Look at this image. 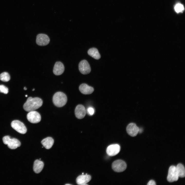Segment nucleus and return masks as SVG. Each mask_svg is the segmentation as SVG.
Listing matches in <instances>:
<instances>
[{"instance_id":"obj_1","label":"nucleus","mask_w":185,"mask_h":185,"mask_svg":"<svg viewBox=\"0 0 185 185\" xmlns=\"http://www.w3.org/2000/svg\"><path fill=\"white\" fill-rule=\"evenodd\" d=\"M43 101L40 98L30 97L27 99L23 106V108L26 111L30 112L34 111L41 107L42 105Z\"/></svg>"},{"instance_id":"obj_2","label":"nucleus","mask_w":185,"mask_h":185,"mask_svg":"<svg viewBox=\"0 0 185 185\" xmlns=\"http://www.w3.org/2000/svg\"><path fill=\"white\" fill-rule=\"evenodd\" d=\"M67 101L66 95L63 92H58L55 93L53 97V102L56 106L58 107L64 106Z\"/></svg>"},{"instance_id":"obj_3","label":"nucleus","mask_w":185,"mask_h":185,"mask_svg":"<svg viewBox=\"0 0 185 185\" xmlns=\"http://www.w3.org/2000/svg\"><path fill=\"white\" fill-rule=\"evenodd\" d=\"M3 141L5 144L7 145L8 147L11 149H14L20 146L21 143L17 139L11 138L9 136H6L3 138Z\"/></svg>"},{"instance_id":"obj_4","label":"nucleus","mask_w":185,"mask_h":185,"mask_svg":"<svg viewBox=\"0 0 185 185\" xmlns=\"http://www.w3.org/2000/svg\"><path fill=\"white\" fill-rule=\"evenodd\" d=\"M11 125L13 128L20 133L24 134L27 132L26 128L24 124L19 120L13 121Z\"/></svg>"},{"instance_id":"obj_5","label":"nucleus","mask_w":185,"mask_h":185,"mask_svg":"<svg viewBox=\"0 0 185 185\" xmlns=\"http://www.w3.org/2000/svg\"><path fill=\"white\" fill-rule=\"evenodd\" d=\"M127 165L126 162L121 160H118L114 161L112 164L113 169L117 172L124 171L126 169Z\"/></svg>"},{"instance_id":"obj_6","label":"nucleus","mask_w":185,"mask_h":185,"mask_svg":"<svg viewBox=\"0 0 185 185\" xmlns=\"http://www.w3.org/2000/svg\"><path fill=\"white\" fill-rule=\"evenodd\" d=\"M179 176L177 172L176 166H171L169 168L167 180L169 182H173L177 181L178 179Z\"/></svg>"},{"instance_id":"obj_7","label":"nucleus","mask_w":185,"mask_h":185,"mask_svg":"<svg viewBox=\"0 0 185 185\" xmlns=\"http://www.w3.org/2000/svg\"><path fill=\"white\" fill-rule=\"evenodd\" d=\"M27 118L29 122L33 123H38L41 120L40 114L34 110L29 112L27 114Z\"/></svg>"},{"instance_id":"obj_8","label":"nucleus","mask_w":185,"mask_h":185,"mask_svg":"<svg viewBox=\"0 0 185 185\" xmlns=\"http://www.w3.org/2000/svg\"><path fill=\"white\" fill-rule=\"evenodd\" d=\"M50 41L49 37L45 34H39L36 36V42L39 46L46 45L49 44Z\"/></svg>"},{"instance_id":"obj_9","label":"nucleus","mask_w":185,"mask_h":185,"mask_svg":"<svg viewBox=\"0 0 185 185\" xmlns=\"http://www.w3.org/2000/svg\"><path fill=\"white\" fill-rule=\"evenodd\" d=\"M79 69L82 74L86 75L89 73L91 71L90 66L87 61L84 60L81 61L79 64Z\"/></svg>"},{"instance_id":"obj_10","label":"nucleus","mask_w":185,"mask_h":185,"mask_svg":"<svg viewBox=\"0 0 185 185\" xmlns=\"http://www.w3.org/2000/svg\"><path fill=\"white\" fill-rule=\"evenodd\" d=\"M120 147L118 144H113L109 146L106 149V153L109 156H114L119 152Z\"/></svg>"},{"instance_id":"obj_11","label":"nucleus","mask_w":185,"mask_h":185,"mask_svg":"<svg viewBox=\"0 0 185 185\" xmlns=\"http://www.w3.org/2000/svg\"><path fill=\"white\" fill-rule=\"evenodd\" d=\"M139 128L135 123H131L128 124L126 127V131L130 136H136L138 133Z\"/></svg>"},{"instance_id":"obj_12","label":"nucleus","mask_w":185,"mask_h":185,"mask_svg":"<svg viewBox=\"0 0 185 185\" xmlns=\"http://www.w3.org/2000/svg\"><path fill=\"white\" fill-rule=\"evenodd\" d=\"M75 112L76 117L78 119H81L84 118L85 116L86 111L83 105L79 104L76 107Z\"/></svg>"},{"instance_id":"obj_13","label":"nucleus","mask_w":185,"mask_h":185,"mask_svg":"<svg viewBox=\"0 0 185 185\" xmlns=\"http://www.w3.org/2000/svg\"><path fill=\"white\" fill-rule=\"evenodd\" d=\"M91 176L86 174L79 176L77 178L76 182L77 184L79 185H87L86 184L91 180Z\"/></svg>"},{"instance_id":"obj_14","label":"nucleus","mask_w":185,"mask_h":185,"mask_svg":"<svg viewBox=\"0 0 185 185\" xmlns=\"http://www.w3.org/2000/svg\"><path fill=\"white\" fill-rule=\"evenodd\" d=\"M64 67L63 64L61 62L58 61L55 62L53 68V72L56 75H61L64 72Z\"/></svg>"},{"instance_id":"obj_15","label":"nucleus","mask_w":185,"mask_h":185,"mask_svg":"<svg viewBox=\"0 0 185 185\" xmlns=\"http://www.w3.org/2000/svg\"><path fill=\"white\" fill-rule=\"evenodd\" d=\"M79 89L80 91L82 94H91L94 91V88L88 86L87 84L84 83L79 86Z\"/></svg>"},{"instance_id":"obj_16","label":"nucleus","mask_w":185,"mask_h":185,"mask_svg":"<svg viewBox=\"0 0 185 185\" xmlns=\"http://www.w3.org/2000/svg\"><path fill=\"white\" fill-rule=\"evenodd\" d=\"M44 165L43 162L38 160H36L34 162L33 170L35 173H40L42 170Z\"/></svg>"},{"instance_id":"obj_17","label":"nucleus","mask_w":185,"mask_h":185,"mask_svg":"<svg viewBox=\"0 0 185 185\" xmlns=\"http://www.w3.org/2000/svg\"><path fill=\"white\" fill-rule=\"evenodd\" d=\"M54 142L53 139L50 137H46L41 142L43 146L47 149L51 148L53 145Z\"/></svg>"},{"instance_id":"obj_18","label":"nucleus","mask_w":185,"mask_h":185,"mask_svg":"<svg viewBox=\"0 0 185 185\" xmlns=\"http://www.w3.org/2000/svg\"><path fill=\"white\" fill-rule=\"evenodd\" d=\"M88 54L90 56L96 59H99L100 58V55L98 50L95 48L89 49L88 51Z\"/></svg>"},{"instance_id":"obj_19","label":"nucleus","mask_w":185,"mask_h":185,"mask_svg":"<svg viewBox=\"0 0 185 185\" xmlns=\"http://www.w3.org/2000/svg\"><path fill=\"white\" fill-rule=\"evenodd\" d=\"M177 172L179 177L184 178L185 176V169L184 166L182 164H178L176 166Z\"/></svg>"},{"instance_id":"obj_20","label":"nucleus","mask_w":185,"mask_h":185,"mask_svg":"<svg viewBox=\"0 0 185 185\" xmlns=\"http://www.w3.org/2000/svg\"><path fill=\"white\" fill-rule=\"evenodd\" d=\"M10 79V77L8 73L6 72H4L0 75V80L4 82H7Z\"/></svg>"},{"instance_id":"obj_21","label":"nucleus","mask_w":185,"mask_h":185,"mask_svg":"<svg viewBox=\"0 0 185 185\" xmlns=\"http://www.w3.org/2000/svg\"><path fill=\"white\" fill-rule=\"evenodd\" d=\"M184 8L183 6L181 4H178L175 7V10L177 13L182 12L184 10Z\"/></svg>"},{"instance_id":"obj_22","label":"nucleus","mask_w":185,"mask_h":185,"mask_svg":"<svg viewBox=\"0 0 185 185\" xmlns=\"http://www.w3.org/2000/svg\"><path fill=\"white\" fill-rule=\"evenodd\" d=\"M8 88L3 85H0V92L6 94L8 92Z\"/></svg>"},{"instance_id":"obj_23","label":"nucleus","mask_w":185,"mask_h":185,"mask_svg":"<svg viewBox=\"0 0 185 185\" xmlns=\"http://www.w3.org/2000/svg\"><path fill=\"white\" fill-rule=\"evenodd\" d=\"M87 112L89 115H92L94 113V109L92 107H89L87 109Z\"/></svg>"},{"instance_id":"obj_24","label":"nucleus","mask_w":185,"mask_h":185,"mask_svg":"<svg viewBox=\"0 0 185 185\" xmlns=\"http://www.w3.org/2000/svg\"><path fill=\"white\" fill-rule=\"evenodd\" d=\"M156 184L155 181L153 180H150L147 184V185H155Z\"/></svg>"},{"instance_id":"obj_25","label":"nucleus","mask_w":185,"mask_h":185,"mask_svg":"<svg viewBox=\"0 0 185 185\" xmlns=\"http://www.w3.org/2000/svg\"><path fill=\"white\" fill-rule=\"evenodd\" d=\"M24 90H27V88H26V87H24Z\"/></svg>"},{"instance_id":"obj_26","label":"nucleus","mask_w":185,"mask_h":185,"mask_svg":"<svg viewBox=\"0 0 185 185\" xmlns=\"http://www.w3.org/2000/svg\"><path fill=\"white\" fill-rule=\"evenodd\" d=\"M65 185H71V184H66Z\"/></svg>"},{"instance_id":"obj_27","label":"nucleus","mask_w":185,"mask_h":185,"mask_svg":"<svg viewBox=\"0 0 185 185\" xmlns=\"http://www.w3.org/2000/svg\"><path fill=\"white\" fill-rule=\"evenodd\" d=\"M25 96L26 97H27V95H26Z\"/></svg>"},{"instance_id":"obj_28","label":"nucleus","mask_w":185,"mask_h":185,"mask_svg":"<svg viewBox=\"0 0 185 185\" xmlns=\"http://www.w3.org/2000/svg\"><path fill=\"white\" fill-rule=\"evenodd\" d=\"M34 89H33L32 90L34 91Z\"/></svg>"}]
</instances>
